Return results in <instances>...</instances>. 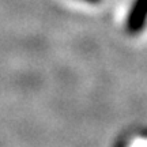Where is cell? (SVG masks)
<instances>
[{
  "mask_svg": "<svg viewBox=\"0 0 147 147\" xmlns=\"http://www.w3.org/2000/svg\"><path fill=\"white\" fill-rule=\"evenodd\" d=\"M147 0H134L125 19V30L131 36H136L146 29Z\"/></svg>",
  "mask_w": 147,
  "mask_h": 147,
  "instance_id": "1",
  "label": "cell"
},
{
  "mask_svg": "<svg viewBox=\"0 0 147 147\" xmlns=\"http://www.w3.org/2000/svg\"><path fill=\"white\" fill-rule=\"evenodd\" d=\"M80 1H84V3H90V4H98L102 0H80Z\"/></svg>",
  "mask_w": 147,
  "mask_h": 147,
  "instance_id": "2",
  "label": "cell"
}]
</instances>
